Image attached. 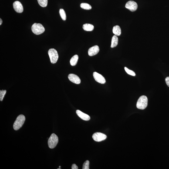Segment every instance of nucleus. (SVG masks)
<instances>
[{
    "label": "nucleus",
    "instance_id": "nucleus-26",
    "mask_svg": "<svg viewBox=\"0 0 169 169\" xmlns=\"http://www.w3.org/2000/svg\"><path fill=\"white\" fill-rule=\"evenodd\" d=\"M59 168H60V167H61V166H59Z\"/></svg>",
    "mask_w": 169,
    "mask_h": 169
},
{
    "label": "nucleus",
    "instance_id": "nucleus-15",
    "mask_svg": "<svg viewBox=\"0 0 169 169\" xmlns=\"http://www.w3.org/2000/svg\"><path fill=\"white\" fill-rule=\"evenodd\" d=\"M84 30L86 31H92L94 29V26L92 24H84L83 26Z\"/></svg>",
    "mask_w": 169,
    "mask_h": 169
},
{
    "label": "nucleus",
    "instance_id": "nucleus-6",
    "mask_svg": "<svg viewBox=\"0 0 169 169\" xmlns=\"http://www.w3.org/2000/svg\"><path fill=\"white\" fill-rule=\"evenodd\" d=\"M107 136L103 133L97 132L94 133L93 135V138L95 141L99 142L105 140Z\"/></svg>",
    "mask_w": 169,
    "mask_h": 169
},
{
    "label": "nucleus",
    "instance_id": "nucleus-21",
    "mask_svg": "<svg viewBox=\"0 0 169 169\" xmlns=\"http://www.w3.org/2000/svg\"><path fill=\"white\" fill-rule=\"evenodd\" d=\"M6 93V90H2L0 91V100L1 101H3Z\"/></svg>",
    "mask_w": 169,
    "mask_h": 169
},
{
    "label": "nucleus",
    "instance_id": "nucleus-22",
    "mask_svg": "<svg viewBox=\"0 0 169 169\" xmlns=\"http://www.w3.org/2000/svg\"><path fill=\"white\" fill-rule=\"evenodd\" d=\"M89 164L90 162L88 160H86L85 162L83 164L82 169H89Z\"/></svg>",
    "mask_w": 169,
    "mask_h": 169
},
{
    "label": "nucleus",
    "instance_id": "nucleus-5",
    "mask_svg": "<svg viewBox=\"0 0 169 169\" xmlns=\"http://www.w3.org/2000/svg\"><path fill=\"white\" fill-rule=\"evenodd\" d=\"M48 55L50 58L51 63L55 64L58 61L59 56L57 51L55 49H49L48 52Z\"/></svg>",
    "mask_w": 169,
    "mask_h": 169
},
{
    "label": "nucleus",
    "instance_id": "nucleus-13",
    "mask_svg": "<svg viewBox=\"0 0 169 169\" xmlns=\"http://www.w3.org/2000/svg\"><path fill=\"white\" fill-rule=\"evenodd\" d=\"M113 34L116 36H120L121 34V29L118 25H116L113 27Z\"/></svg>",
    "mask_w": 169,
    "mask_h": 169
},
{
    "label": "nucleus",
    "instance_id": "nucleus-10",
    "mask_svg": "<svg viewBox=\"0 0 169 169\" xmlns=\"http://www.w3.org/2000/svg\"><path fill=\"white\" fill-rule=\"evenodd\" d=\"M68 78L69 80L73 83L79 84L81 83V81L80 78L76 75L73 74H70L68 76Z\"/></svg>",
    "mask_w": 169,
    "mask_h": 169
},
{
    "label": "nucleus",
    "instance_id": "nucleus-23",
    "mask_svg": "<svg viewBox=\"0 0 169 169\" xmlns=\"http://www.w3.org/2000/svg\"><path fill=\"white\" fill-rule=\"evenodd\" d=\"M166 83L167 86L169 87V76L167 77L165 79Z\"/></svg>",
    "mask_w": 169,
    "mask_h": 169
},
{
    "label": "nucleus",
    "instance_id": "nucleus-2",
    "mask_svg": "<svg viewBox=\"0 0 169 169\" xmlns=\"http://www.w3.org/2000/svg\"><path fill=\"white\" fill-rule=\"evenodd\" d=\"M25 118L23 115H20L17 118L13 124V128L15 130H18L22 127L25 121Z\"/></svg>",
    "mask_w": 169,
    "mask_h": 169
},
{
    "label": "nucleus",
    "instance_id": "nucleus-9",
    "mask_svg": "<svg viewBox=\"0 0 169 169\" xmlns=\"http://www.w3.org/2000/svg\"><path fill=\"white\" fill-rule=\"evenodd\" d=\"M13 8L16 12L21 13L23 11V7L21 3L19 1H15L13 3Z\"/></svg>",
    "mask_w": 169,
    "mask_h": 169
},
{
    "label": "nucleus",
    "instance_id": "nucleus-19",
    "mask_svg": "<svg viewBox=\"0 0 169 169\" xmlns=\"http://www.w3.org/2000/svg\"><path fill=\"white\" fill-rule=\"evenodd\" d=\"M59 13L62 19L64 21L66 20V13H65L64 10L63 9L61 8L59 10Z\"/></svg>",
    "mask_w": 169,
    "mask_h": 169
},
{
    "label": "nucleus",
    "instance_id": "nucleus-18",
    "mask_svg": "<svg viewBox=\"0 0 169 169\" xmlns=\"http://www.w3.org/2000/svg\"><path fill=\"white\" fill-rule=\"evenodd\" d=\"M39 5L42 7H45L47 5L48 0H37Z\"/></svg>",
    "mask_w": 169,
    "mask_h": 169
},
{
    "label": "nucleus",
    "instance_id": "nucleus-7",
    "mask_svg": "<svg viewBox=\"0 0 169 169\" xmlns=\"http://www.w3.org/2000/svg\"><path fill=\"white\" fill-rule=\"evenodd\" d=\"M125 7L132 12H134L137 10L138 7L137 3L133 1H130L126 3Z\"/></svg>",
    "mask_w": 169,
    "mask_h": 169
},
{
    "label": "nucleus",
    "instance_id": "nucleus-11",
    "mask_svg": "<svg viewBox=\"0 0 169 169\" xmlns=\"http://www.w3.org/2000/svg\"><path fill=\"white\" fill-rule=\"evenodd\" d=\"M100 49L99 46L96 45L89 48L88 51V54L89 56H95L98 53Z\"/></svg>",
    "mask_w": 169,
    "mask_h": 169
},
{
    "label": "nucleus",
    "instance_id": "nucleus-3",
    "mask_svg": "<svg viewBox=\"0 0 169 169\" xmlns=\"http://www.w3.org/2000/svg\"><path fill=\"white\" fill-rule=\"evenodd\" d=\"M32 32L35 35H40L45 31V28L42 24L35 23L33 25L32 27Z\"/></svg>",
    "mask_w": 169,
    "mask_h": 169
},
{
    "label": "nucleus",
    "instance_id": "nucleus-16",
    "mask_svg": "<svg viewBox=\"0 0 169 169\" xmlns=\"http://www.w3.org/2000/svg\"><path fill=\"white\" fill-rule=\"evenodd\" d=\"M79 57L77 55H76L72 57L70 61V63L71 65L74 66L76 65L78 59Z\"/></svg>",
    "mask_w": 169,
    "mask_h": 169
},
{
    "label": "nucleus",
    "instance_id": "nucleus-24",
    "mask_svg": "<svg viewBox=\"0 0 169 169\" xmlns=\"http://www.w3.org/2000/svg\"><path fill=\"white\" fill-rule=\"evenodd\" d=\"M78 167L76 164H72V169H78Z\"/></svg>",
    "mask_w": 169,
    "mask_h": 169
},
{
    "label": "nucleus",
    "instance_id": "nucleus-1",
    "mask_svg": "<svg viewBox=\"0 0 169 169\" xmlns=\"http://www.w3.org/2000/svg\"><path fill=\"white\" fill-rule=\"evenodd\" d=\"M148 99L147 96H142L139 98L138 100L137 107L138 109L143 110L145 109L147 106Z\"/></svg>",
    "mask_w": 169,
    "mask_h": 169
},
{
    "label": "nucleus",
    "instance_id": "nucleus-14",
    "mask_svg": "<svg viewBox=\"0 0 169 169\" xmlns=\"http://www.w3.org/2000/svg\"><path fill=\"white\" fill-rule=\"evenodd\" d=\"M118 38L116 35H114L112 38L111 47L114 48L115 47L118 43Z\"/></svg>",
    "mask_w": 169,
    "mask_h": 169
},
{
    "label": "nucleus",
    "instance_id": "nucleus-8",
    "mask_svg": "<svg viewBox=\"0 0 169 169\" xmlns=\"http://www.w3.org/2000/svg\"><path fill=\"white\" fill-rule=\"evenodd\" d=\"M93 76L96 81L102 84L105 83L106 80L104 77L97 72H95L93 73Z\"/></svg>",
    "mask_w": 169,
    "mask_h": 169
},
{
    "label": "nucleus",
    "instance_id": "nucleus-27",
    "mask_svg": "<svg viewBox=\"0 0 169 169\" xmlns=\"http://www.w3.org/2000/svg\"><path fill=\"white\" fill-rule=\"evenodd\" d=\"M57 169H61V168H57Z\"/></svg>",
    "mask_w": 169,
    "mask_h": 169
},
{
    "label": "nucleus",
    "instance_id": "nucleus-25",
    "mask_svg": "<svg viewBox=\"0 0 169 169\" xmlns=\"http://www.w3.org/2000/svg\"><path fill=\"white\" fill-rule=\"evenodd\" d=\"M2 19H1H1H0V25H1V24H2Z\"/></svg>",
    "mask_w": 169,
    "mask_h": 169
},
{
    "label": "nucleus",
    "instance_id": "nucleus-20",
    "mask_svg": "<svg viewBox=\"0 0 169 169\" xmlns=\"http://www.w3.org/2000/svg\"><path fill=\"white\" fill-rule=\"evenodd\" d=\"M124 69L125 71H126V72L128 74L131 75V76H136L135 73V72L134 71H133L130 70V69H129L126 67H125Z\"/></svg>",
    "mask_w": 169,
    "mask_h": 169
},
{
    "label": "nucleus",
    "instance_id": "nucleus-4",
    "mask_svg": "<svg viewBox=\"0 0 169 169\" xmlns=\"http://www.w3.org/2000/svg\"><path fill=\"white\" fill-rule=\"evenodd\" d=\"M59 141L58 136L54 133L51 135L48 140V145L49 148L53 149L56 147Z\"/></svg>",
    "mask_w": 169,
    "mask_h": 169
},
{
    "label": "nucleus",
    "instance_id": "nucleus-17",
    "mask_svg": "<svg viewBox=\"0 0 169 169\" xmlns=\"http://www.w3.org/2000/svg\"><path fill=\"white\" fill-rule=\"evenodd\" d=\"M80 6L83 9L86 10H90L92 8L91 6L86 3H82L81 4Z\"/></svg>",
    "mask_w": 169,
    "mask_h": 169
},
{
    "label": "nucleus",
    "instance_id": "nucleus-12",
    "mask_svg": "<svg viewBox=\"0 0 169 169\" xmlns=\"http://www.w3.org/2000/svg\"><path fill=\"white\" fill-rule=\"evenodd\" d=\"M76 113L77 115L82 120L85 121H89L90 120V117L88 115L83 113L80 110H77Z\"/></svg>",
    "mask_w": 169,
    "mask_h": 169
}]
</instances>
